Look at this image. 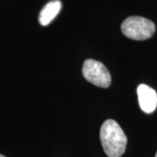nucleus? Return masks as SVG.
<instances>
[{"label":"nucleus","mask_w":157,"mask_h":157,"mask_svg":"<svg viewBox=\"0 0 157 157\" xmlns=\"http://www.w3.org/2000/svg\"><path fill=\"white\" fill-rule=\"evenodd\" d=\"M103 149L108 157H121L127 146V136L120 125L113 120H107L102 124L100 133Z\"/></svg>","instance_id":"1"},{"label":"nucleus","mask_w":157,"mask_h":157,"mask_svg":"<svg viewBox=\"0 0 157 157\" xmlns=\"http://www.w3.org/2000/svg\"><path fill=\"white\" fill-rule=\"evenodd\" d=\"M61 9V2L59 0L50 1L46 4L39 13V21L41 25H49L58 15Z\"/></svg>","instance_id":"5"},{"label":"nucleus","mask_w":157,"mask_h":157,"mask_svg":"<svg viewBox=\"0 0 157 157\" xmlns=\"http://www.w3.org/2000/svg\"><path fill=\"white\" fill-rule=\"evenodd\" d=\"M155 157H157V153H156V155H155Z\"/></svg>","instance_id":"7"},{"label":"nucleus","mask_w":157,"mask_h":157,"mask_svg":"<svg viewBox=\"0 0 157 157\" xmlns=\"http://www.w3.org/2000/svg\"><path fill=\"white\" fill-rule=\"evenodd\" d=\"M0 157H6V156H5V155H1V154H0Z\"/></svg>","instance_id":"6"},{"label":"nucleus","mask_w":157,"mask_h":157,"mask_svg":"<svg viewBox=\"0 0 157 157\" xmlns=\"http://www.w3.org/2000/svg\"><path fill=\"white\" fill-rule=\"evenodd\" d=\"M82 73L84 78L90 83L106 88L111 84V75L107 68L100 61L86 59L84 62Z\"/></svg>","instance_id":"3"},{"label":"nucleus","mask_w":157,"mask_h":157,"mask_svg":"<svg viewBox=\"0 0 157 157\" xmlns=\"http://www.w3.org/2000/svg\"><path fill=\"white\" fill-rule=\"evenodd\" d=\"M138 101L140 109L146 113H151L157 107V93L155 90L145 84H140L137 88Z\"/></svg>","instance_id":"4"},{"label":"nucleus","mask_w":157,"mask_h":157,"mask_svg":"<svg viewBox=\"0 0 157 157\" xmlns=\"http://www.w3.org/2000/svg\"><path fill=\"white\" fill-rule=\"evenodd\" d=\"M122 33L129 39L145 40L151 38L155 32V25L151 20L140 16H131L121 24Z\"/></svg>","instance_id":"2"}]
</instances>
